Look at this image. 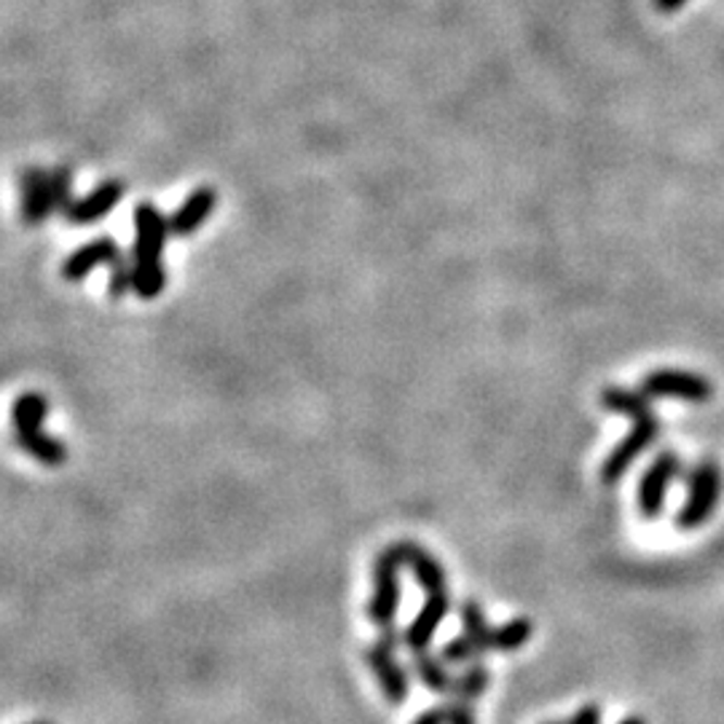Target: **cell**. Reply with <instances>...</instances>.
I'll return each mask as SVG.
<instances>
[{"label": "cell", "mask_w": 724, "mask_h": 724, "mask_svg": "<svg viewBox=\"0 0 724 724\" xmlns=\"http://www.w3.org/2000/svg\"><path fill=\"white\" fill-rule=\"evenodd\" d=\"M22 188V220L25 226H41L54 213L51 196V173L43 167H27L20 180Z\"/></svg>", "instance_id": "30bf717a"}, {"label": "cell", "mask_w": 724, "mask_h": 724, "mask_svg": "<svg viewBox=\"0 0 724 724\" xmlns=\"http://www.w3.org/2000/svg\"><path fill=\"white\" fill-rule=\"evenodd\" d=\"M14 443L20 446V452H25L30 459L41 461L46 467H60L67 459L65 443L54 435H46L43 430L20 432V435H14Z\"/></svg>", "instance_id": "5bb4252c"}, {"label": "cell", "mask_w": 724, "mask_h": 724, "mask_svg": "<svg viewBox=\"0 0 724 724\" xmlns=\"http://www.w3.org/2000/svg\"><path fill=\"white\" fill-rule=\"evenodd\" d=\"M397 556H401L403 567H408L414 572L416 585L432 596V593H446V569L443 563L432 556L430 550H424L416 543H397L395 545Z\"/></svg>", "instance_id": "7c38bea8"}, {"label": "cell", "mask_w": 724, "mask_h": 724, "mask_svg": "<svg viewBox=\"0 0 724 724\" xmlns=\"http://www.w3.org/2000/svg\"><path fill=\"white\" fill-rule=\"evenodd\" d=\"M365 663L368 669L373 671V676L379 679L381 693L390 703H403L408 698V674L403 669V663L397 660V647H390V644L379 642L376 638L368 649H365Z\"/></svg>", "instance_id": "ba28073f"}, {"label": "cell", "mask_w": 724, "mask_h": 724, "mask_svg": "<svg viewBox=\"0 0 724 724\" xmlns=\"http://www.w3.org/2000/svg\"><path fill=\"white\" fill-rule=\"evenodd\" d=\"M448 609H452L448 593H432V596H427L424 607L419 609V614H416L408 628L403 631V647H406L410 655L427 652L437 628H441V623L446 620Z\"/></svg>", "instance_id": "9c48e42d"}, {"label": "cell", "mask_w": 724, "mask_h": 724, "mask_svg": "<svg viewBox=\"0 0 724 724\" xmlns=\"http://www.w3.org/2000/svg\"><path fill=\"white\" fill-rule=\"evenodd\" d=\"M488 684H492V674H488V671L475 660V663L467 665L465 674L456 679L452 695L456 700H467V703H472V700H478L483 693H486Z\"/></svg>", "instance_id": "ffe728a7"}, {"label": "cell", "mask_w": 724, "mask_h": 724, "mask_svg": "<svg viewBox=\"0 0 724 724\" xmlns=\"http://www.w3.org/2000/svg\"><path fill=\"white\" fill-rule=\"evenodd\" d=\"M655 3V11H660V14H674V11H679L687 0H652Z\"/></svg>", "instance_id": "484cf974"}, {"label": "cell", "mask_w": 724, "mask_h": 724, "mask_svg": "<svg viewBox=\"0 0 724 724\" xmlns=\"http://www.w3.org/2000/svg\"><path fill=\"white\" fill-rule=\"evenodd\" d=\"M443 663H446V660L435 658V655H430V652L414 655L416 676H419L421 684H424V687L435 695L454 693V684H456V679L448 674V669Z\"/></svg>", "instance_id": "e0dca14e"}, {"label": "cell", "mask_w": 724, "mask_h": 724, "mask_svg": "<svg viewBox=\"0 0 724 724\" xmlns=\"http://www.w3.org/2000/svg\"><path fill=\"white\" fill-rule=\"evenodd\" d=\"M532 620L529 618H512L510 623L492 628L488 636V652H516L523 644L532 638Z\"/></svg>", "instance_id": "ac0fdd59"}, {"label": "cell", "mask_w": 724, "mask_h": 724, "mask_svg": "<svg viewBox=\"0 0 724 724\" xmlns=\"http://www.w3.org/2000/svg\"><path fill=\"white\" fill-rule=\"evenodd\" d=\"M722 497V470L716 461H700L687 475V501L676 516L679 529H698L714 516Z\"/></svg>", "instance_id": "3957f363"}, {"label": "cell", "mask_w": 724, "mask_h": 724, "mask_svg": "<svg viewBox=\"0 0 724 724\" xmlns=\"http://www.w3.org/2000/svg\"><path fill=\"white\" fill-rule=\"evenodd\" d=\"M215 204H218V193H215L213 188L204 186V188H196V191H191V196H188L186 202H182L180 207L167 218L169 233L180 239L196 233L199 228L209 220Z\"/></svg>", "instance_id": "4fadbf2b"}, {"label": "cell", "mask_w": 724, "mask_h": 724, "mask_svg": "<svg viewBox=\"0 0 724 724\" xmlns=\"http://www.w3.org/2000/svg\"><path fill=\"white\" fill-rule=\"evenodd\" d=\"M414 724H448V706H435V709L424 711Z\"/></svg>", "instance_id": "d4e9b609"}, {"label": "cell", "mask_w": 724, "mask_h": 724, "mask_svg": "<svg viewBox=\"0 0 724 724\" xmlns=\"http://www.w3.org/2000/svg\"><path fill=\"white\" fill-rule=\"evenodd\" d=\"M618 724H647L642 720V716H628V720H623V722H618Z\"/></svg>", "instance_id": "4316f807"}, {"label": "cell", "mask_w": 724, "mask_h": 724, "mask_svg": "<svg viewBox=\"0 0 724 724\" xmlns=\"http://www.w3.org/2000/svg\"><path fill=\"white\" fill-rule=\"evenodd\" d=\"M642 392L652 401V397H676V401L687 403H706L714 397V386L709 379L689 370H671L660 368L644 376Z\"/></svg>", "instance_id": "52a82bcc"}, {"label": "cell", "mask_w": 724, "mask_h": 724, "mask_svg": "<svg viewBox=\"0 0 724 724\" xmlns=\"http://www.w3.org/2000/svg\"><path fill=\"white\" fill-rule=\"evenodd\" d=\"M97 266H107V269H111L107 293H111L113 301H122L124 295L132 293V261L124 255V250L118 247V242L113 237L94 239V242H87L84 247H78L76 253L67 255L65 264H62V279H67V282H84Z\"/></svg>", "instance_id": "7a4b0ae2"}, {"label": "cell", "mask_w": 724, "mask_h": 724, "mask_svg": "<svg viewBox=\"0 0 724 724\" xmlns=\"http://www.w3.org/2000/svg\"><path fill=\"white\" fill-rule=\"evenodd\" d=\"M49 416V401L41 392H25L11 406V424H14V435L20 432H36L43 430V421Z\"/></svg>", "instance_id": "9a60e30c"}, {"label": "cell", "mask_w": 724, "mask_h": 724, "mask_svg": "<svg viewBox=\"0 0 724 724\" xmlns=\"http://www.w3.org/2000/svg\"><path fill=\"white\" fill-rule=\"evenodd\" d=\"M601 406L612 410V414H620L625 416V419L634 421L652 414V408H649V397L644 395V392H631L623 390V386H607V390L601 392Z\"/></svg>", "instance_id": "2e32d148"}, {"label": "cell", "mask_w": 724, "mask_h": 724, "mask_svg": "<svg viewBox=\"0 0 724 724\" xmlns=\"http://www.w3.org/2000/svg\"><path fill=\"white\" fill-rule=\"evenodd\" d=\"M401 569L403 561L395 545L381 550L373 561V593L368 601V618L376 628L395 625L397 609H401Z\"/></svg>", "instance_id": "277c9868"}, {"label": "cell", "mask_w": 724, "mask_h": 724, "mask_svg": "<svg viewBox=\"0 0 724 724\" xmlns=\"http://www.w3.org/2000/svg\"><path fill=\"white\" fill-rule=\"evenodd\" d=\"M51 196H54V213L65 215L73 207V173L67 167L51 169Z\"/></svg>", "instance_id": "44dd1931"}, {"label": "cell", "mask_w": 724, "mask_h": 724, "mask_svg": "<svg viewBox=\"0 0 724 724\" xmlns=\"http://www.w3.org/2000/svg\"><path fill=\"white\" fill-rule=\"evenodd\" d=\"M569 724H601V711H598V706H583V709H577V714L569 720Z\"/></svg>", "instance_id": "cb8c5ba5"}, {"label": "cell", "mask_w": 724, "mask_h": 724, "mask_svg": "<svg viewBox=\"0 0 724 724\" xmlns=\"http://www.w3.org/2000/svg\"><path fill=\"white\" fill-rule=\"evenodd\" d=\"M448 724H475V714H472L467 700H454V703H448Z\"/></svg>", "instance_id": "603a6c76"}, {"label": "cell", "mask_w": 724, "mask_h": 724, "mask_svg": "<svg viewBox=\"0 0 724 724\" xmlns=\"http://www.w3.org/2000/svg\"><path fill=\"white\" fill-rule=\"evenodd\" d=\"M547 724H569V722H547Z\"/></svg>", "instance_id": "83f0119b"}, {"label": "cell", "mask_w": 724, "mask_h": 724, "mask_svg": "<svg viewBox=\"0 0 724 724\" xmlns=\"http://www.w3.org/2000/svg\"><path fill=\"white\" fill-rule=\"evenodd\" d=\"M682 472V459L676 452H660L649 461V467L644 470L642 481H638V510L644 518L655 521V518L663 512L665 505V492H669L671 483L679 478Z\"/></svg>", "instance_id": "8992f818"}, {"label": "cell", "mask_w": 724, "mask_h": 724, "mask_svg": "<svg viewBox=\"0 0 724 724\" xmlns=\"http://www.w3.org/2000/svg\"><path fill=\"white\" fill-rule=\"evenodd\" d=\"M169 224L162 209L142 202L135 207V253H132V293L140 299H158L167 288L164 269V244H167Z\"/></svg>", "instance_id": "6da1fadb"}, {"label": "cell", "mask_w": 724, "mask_h": 724, "mask_svg": "<svg viewBox=\"0 0 724 724\" xmlns=\"http://www.w3.org/2000/svg\"><path fill=\"white\" fill-rule=\"evenodd\" d=\"M459 614H461V625H465V636L470 638L472 644H475L478 652L486 655L488 652V636H492V625H488L486 612H483L481 604H478L475 598H470V601L461 604Z\"/></svg>", "instance_id": "d6986e66"}, {"label": "cell", "mask_w": 724, "mask_h": 724, "mask_svg": "<svg viewBox=\"0 0 724 724\" xmlns=\"http://www.w3.org/2000/svg\"><path fill=\"white\" fill-rule=\"evenodd\" d=\"M127 193V186L122 180H105L94 188V191L87 193L84 199H76L73 207L67 209L62 218L73 226H89L97 224V220L105 218L113 207H118V202Z\"/></svg>", "instance_id": "8fae6325"}, {"label": "cell", "mask_w": 724, "mask_h": 724, "mask_svg": "<svg viewBox=\"0 0 724 724\" xmlns=\"http://www.w3.org/2000/svg\"><path fill=\"white\" fill-rule=\"evenodd\" d=\"M33 724H49V722H33Z\"/></svg>", "instance_id": "f1b7e54d"}, {"label": "cell", "mask_w": 724, "mask_h": 724, "mask_svg": "<svg viewBox=\"0 0 724 724\" xmlns=\"http://www.w3.org/2000/svg\"><path fill=\"white\" fill-rule=\"evenodd\" d=\"M658 437H660L658 416L649 414V416H644V419L634 421V430H628V435H625L623 441H620L618 446L609 452L607 459H604L601 483L614 486V483H618L620 478H623L625 472L634 467V461L638 459V456H642L644 452H649V446H652Z\"/></svg>", "instance_id": "5b68a950"}, {"label": "cell", "mask_w": 724, "mask_h": 724, "mask_svg": "<svg viewBox=\"0 0 724 724\" xmlns=\"http://www.w3.org/2000/svg\"><path fill=\"white\" fill-rule=\"evenodd\" d=\"M441 658L446 660V663H475V660H481L483 655L478 652V647L470 642V638L461 634L443 647Z\"/></svg>", "instance_id": "7402d4cb"}]
</instances>
